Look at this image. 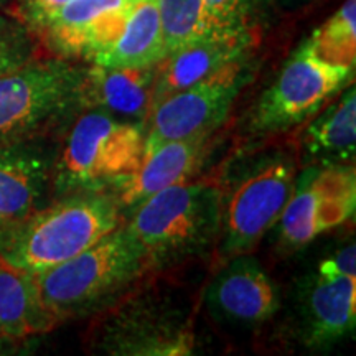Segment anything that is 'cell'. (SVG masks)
<instances>
[{
  "instance_id": "cell-1",
  "label": "cell",
  "mask_w": 356,
  "mask_h": 356,
  "mask_svg": "<svg viewBox=\"0 0 356 356\" xmlns=\"http://www.w3.org/2000/svg\"><path fill=\"white\" fill-rule=\"evenodd\" d=\"M122 225L108 190H84L51 200L15 221L0 222V261L38 274L78 256Z\"/></svg>"
},
{
  "instance_id": "cell-2",
  "label": "cell",
  "mask_w": 356,
  "mask_h": 356,
  "mask_svg": "<svg viewBox=\"0 0 356 356\" xmlns=\"http://www.w3.org/2000/svg\"><path fill=\"white\" fill-rule=\"evenodd\" d=\"M147 270L144 249L121 225L78 256L33 275L44 309L60 325L113 307Z\"/></svg>"
},
{
  "instance_id": "cell-3",
  "label": "cell",
  "mask_w": 356,
  "mask_h": 356,
  "mask_svg": "<svg viewBox=\"0 0 356 356\" xmlns=\"http://www.w3.org/2000/svg\"><path fill=\"white\" fill-rule=\"evenodd\" d=\"M220 191L200 181H184L132 208L126 228L144 249L150 269H160L207 251L220 233Z\"/></svg>"
},
{
  "instance_id": "cell-4",
  "label": "cell",
  "mask_w": 356,
  "mask_h": 356,
  "mask_svg": "<svg viewBox=\"0 0 356 356\" xmlns=\"http://www.w3.org/2000/svg\"><path fill=\"white\" fill-rule=\"evenodd\" d=\"M53 165L51 200L84 190H106L140 165L145 127L97 109L81 111Z\"/></svg>"
},
{
  "instance_id": "cell-5",
  "label": "cell",
  "mask_w": 356,
  "mask_h": 356,
  "mask_svg": "<svg viewBox=\"0 0 356 356\" xmlns=\"http://www.w3.org/2000/svg\"><path fill=\"white\" fill-rule=\"evenodd\" d=\"M84 68L60 56H35L2 74L0 145L50 136L81 113Z\"/></svg>"
},
{
  "instance_id": "cell-6",
  "label": "cell",
  "mask_w": 356,
  "mask_h": 356,
  "mask_svg": "<svg viewBox=\"0 0 356 356\" xmlns=\"http://www.w3.org/2000/svg\"><path fill=\"white\" fill-rule=\"evenodd\" d=\"M296 163L286 154H262L236 175L221 197V252L248 254L274 229L296 184Z\"/></svg>"
},
{
  "instance_id": "cell-7",
  "label": "cell",
  "mask_w": 356,
  "mask_h": 356,
  "mask_svg": "<svg viewBox=\"0 0 356 356\" xmlns=\"http://www.w3.org/2000/svg\"><path fill=\"white\" fill-rule=\"evenodd\" d=\"M353 73L355 70L323 63L304 40L274 83L257 97L248 129L254 134H277L300 126L348 86Z\"/></svg>"
},
{
  "instance_id": "cell-8",
  "label": "cell",
  "mask_w": 356,
  "mask_h": 356,
  "mask_svg": "<svg viewBox=\"0 0 356 356\" xmlns=\"http://www.w3.org/2000/svg\"><path fill=\"white\" fill-rule=\"evenodd\" d=\"M356 210L353 163L307 165L296 177L291 198L274 229L282 251H299L320 234L341 226Z\"/></svg>"
},
{
  "instance_id": "cell-9",
  "label": "cell",
  "mask_w": 356,
  "mask_h": 356,
  "mask_svg": "<svg viewBox=\"0 0 356 356\" xmlns=\"http://www.w3.org/2000/svg\"><path fill=\"white\" fill-rule=\"evenodd\" d=\"M251 78L249 58H244L157 102L147 115L144 149L216 132Z\"/></svg>"
},
{
  "instance_id": "cell-10",
  "label": "cell",
  "mask_w": 356,
  "mask_h": 356,
  "mask_svg": "<svg viewBox=\"0 0 356 356\" xmlns=\"http://www.w3.org/2000/svg\"><path fill=\"white\" fill-rule=\"evenodd\" d=\"M193 343L184 312L152 297L124 302L96 337L97 351L114 356H185Z\"/></svg>"
},
{
  "instance_id": "cell-11",
  "label": "cell",
  "mask_w": 356,
  "mask_h": 356,
  "mask_svg": "<svg viewBox=\"0 0 356 356\" xmlns=\"http://www.w3.org/2000/svg\"><path fill=\"white\" fill-rule=\"evenodd\" d=\"M139 0H71L35 33L53 56L88 61L118 37Z\"/></svg>"
},
{
  "instance_id": "cell-12",
  "label": "cell",
  "mask_w": 356,
  "mask_h": 356,
  "mask_svg": "<svg viewBox=\"0 0 356 356\" xmlns=\"http://www.w3.org/2000/svg\"><path fill=\"white\" fill-rule=\"evenodd\" d=\"M56 149L50 136L0 145V222L20 220L51 202Z\"/></svg>"
},
{
  "instance_id": "cell-13",
  "label": "cell",
  "mask_w": 356,
  "mask_h": 356,
  "mask_svg": "<svg viewBox=\"0 0 356 356\" xmlns=\"http://www.w3.org/2000/svg\"><path fill=\"white\" fill-rule=\"evenodd\" d=\"M207 304L216 320L256 327L277 314L280 300L273 279L248 252L229 257L208 287Z\"/></svg>"
},
{
  "instance_id": "cell-14",
  "label": "cell",
  "mask_w": 356,
  "mask_h": 356,
  "mask_svg": "<svg viewBox=\"0 0 356 356\" xmlns=\"http://www.w3.org/2000/svg\"><path fill=\"white\" fill-rule=\"evenodd\" d=\"M215 132L200 134L180 140H167L144 149L140 165L109 185L121 210L136 208L150 195L175 184L188 181L198 172L211 147Z\"/></svg>"
},
{
  "instance_id": "cell-15",
  "label": "cell",
  "mask_w": 356,
  "mask_h": 356,
  "mask_svg": "<svg viewBox=\"0 0 356 356\" xmlns=\"http://www.w3.org/2000/svg\"><path fill=\"white\" fill-rule=\"evenodd\" d=\"M254 43V33L213 32L170 53L157 66L150 109L173 92L202 81L236 61L249 58Z\"/></svg>"
},
{
  "instance_id": "cell-16",
  "label": "cell",
  "mask_w": 356,
  "mask_h": 356,
  "mask_svg": "<svg viewBox=\"0 0 356 356\" xmlns=\"http://www.w3.org/2000/svg\"><path fill=\"white\" fill-rule=\"evenodd\" d=\"M356 277L315 274L300 293V338L309 348H327L353 335Z\"/></svg>"
},
{
  "instance_id": "cell-17",
  "label": "cell",
  "mask_w": 356,
  "mask_h": 356,
  "mask_svg": "<svg viewBox=\"0 0 356 356\" xmlns=\"http://www.w3.org/2000/svg\"><path fill=\"white\" fill-rule=\"evenodd\" d=\"M157 66L109 68L88 63L81 86V111H104L129 121L147 119Z\"/></svg>"
},
{
  "instance_id": "cell-18",
  "label": "cell",
  "mask_w": 356,
  "mask_h": 356,
  "mask_svg": "<svg viewBox=\"0 0 356 356\" xmlns=\"http://www.w3.org/2000/svg\"><path fill=\"white\" fill-rule=\"evenodd\" d=\"M55 327L40 297L35 275L0 261V348L44 335Z\"/></svg>"
},
{
  "instance_id": "cell-19",
  "label": "cell",
  "mask_w": 356,
  "mask_h": 356,
  "mask_svg": "<svg viewBox=\"0 0 356 356\" xmlns=\"http://www.w3.org/2000/svg\"><path fill=\"white\" fill-rule=\"evenodd\" d=\"M167 58V44L155 0H139L113 42L88 63L109 68H149Z\"/></svg>"
},
{
  "instance_id": "cell-20",
  "label": "cell",
  "mask_w": 356,
  "mask_h": 356,
  "mask_svg": "<svg viewBox=\"0 0 356 356\" xmlns=\"http://www.w3.org/2000/svg\"><path fill=\"white\" fill-rule=\"evenodd\" d=\"M309 119L302 145L310 165L353 163L356 150V89L353 84L337 101Z\"/></svg>"
},
{
  "instance_id": "cell-21",
  "label": "cell",
  "mask_w": 356,
  "mask_h": 356,
  "mask_svg": "<svg viewBox=\"0 0 356 356\" xmlns=\"http://www.w3.org/2000/svg\"><path fill=\"white\" fill-rule=\"evenodd\" d=\"M312 53L323 63L355 70L356 65V0H345L305 40Z\"/></svg>"
},
{
  "instance_id": "cell-22",
  "label": "cell",
  "mask_w": 356,
  "mask_h": 356,
  "mask_svg": "<svg viewBox=\"0 0 356 356\" xmlns=\"http://www.w3.org/2000/svg\"><path fill=\"white\" fill-rule=\"evenodd\" d=\"M167 44V56L216 32L204 0H155Z\"/></svg>"
},
{
  "instance_id": "cell-23",
  "label": "cell",
  "mask_w": 356,
  "mask_h": 356,
  "mask_svg": "<svg viewBox=\"0 0 356 356\" xmlns=\"http://www.w3.org/2000/svg\"><path fill=\"white\" fill-rule=\"evenodd\" d=\"M270 0H204L216 32L256 33Z\"/></svg>"
},
{
  "instance_id": "cell-24",
  "label": "cell",
  "mask_w": 356,
  "mask_h": 356,
  "mask_svg": "<svg viewBox=\"0 0 356 356\" xmlns=\"http://www.w3.org/2000/svg\"><path fill=\"white\" fill-rule=\"evenodd\" d=\"M38 40L17 15L0 12V76L37 55Z\"/></svg>"
},
{
  "instance_id": "cell-25",
  "label": "cell",
  "mask_w": 356,
  "mask_h": 356,
  "mask_svg": "<svg viewBox=\"0 0 356 356\" xmlns=\"http://www.w3.org/2000/svg\"><path fill=\"white\" fill-rule=\"evenodd\" d=\"M71 0H15L17 17L35 35L53 12Z\"/></svg>"
},
{
  "instance_id": "cell-26",
  "label": "cell",
  "mask_w": 356,
  "mask_h": 356,
  "mask_svg": "<svg viewBox=\"0 0 356 356\" xmlns=\"http://www.w3.org/2000/svg\"><path fill=\"white\" fill-rule=\"evenodd\" d=\"M322 277H356V246L355 243L338 249L335 254L320 262L317 273Z\"/></svg>"
},
{
  "instance_id": "cell-27",
  "label": "cell",
  "mask_w": 356,
  "mask_h": 356,
  "mask_svg": "<svg viewBox=\"0 0 356 356\" xmlns=\"http://www.w3.org/2000/svg\"><path fill=\"white\" fill-rule=\"evenodd\" d=\"M282 3H287V6H299L302 2H309V0H280Z\"/></svg>"
},
{
  "instance_id": "cell-28",
  "label": "cell",
  "mask_w": 356,
  "mask_h": 356,
  "mask_svg": "<svg viewBox=\"0 0 356 356\" xmlns=\"http://www.w3.org/2000/svg\"><path fill=\"white\" fill-rule=\"evenodd\" d=\"M10 2H12V0H0V10H2L3 7H7Z\"/></svg>"
}]
</instances>
